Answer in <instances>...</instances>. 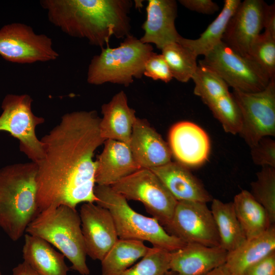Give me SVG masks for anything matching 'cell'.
Segmentation results:
<instances>
[{
  "label": "cell",
  "mask_w": 275,
  "mask_h": 275,
  "mask_svg": "<svg viewBox=\"0 0 275 275\" xmlns=\"http://www.w3.org/2000/svg\"><path fill=\"white\" fill-rule=\"evenodd\" d=\"M96 111L64 114L41 140L44 156L37 163V204L39 212L66 205L96 203V150L105 141Z\"/></svg>",
  "instance_id": "obj_1"
},
{
  "label": "cell",
  "mask_w": 275,
  "mask_h": 275,
  "mask_svg": "<svg viewBox=\"0 0 275 275\" xmlns=\"http://www.w3.org/2000/svg\"><path fill=\"white\" fill-rule=\"evenodd\" d=\"M48 20L68 35L86 39L101 48L112 36L130 34L129 0H41Z\"/></svg>",
  "instance_id": "obj_2"
},
{
  "label": "cell",
  "mask_w": 275,
  "mask_h": 275,
  "mask_svg": "<svg viewBox=\"0 0 275 275\" xmlns=\"http://www.w3.org/2000/svg\"><path fill=\"white\" fill-rule=\"evenodd\" d=\"M37 163L31 161L0 169V227L19 240L39 213L37 204Z\"/></svg>",
  "instance_id": "obj_3"
},
{
  "label": "cell",
  "mask_w": 275,
  "mask_h": 275,
  "mask_svg": "<svg viewBox=\"0 0 275 275\" xmlns=\"http://www.w3.org/2000/svg\"><path fill=\"white\" fill-rule=\"evenodd\" d=\"M25 232L57 248L71 262L72 269L81 275H89L80 218L75 208L60 205L41 211Z\"/></svg>",
  "instance_id": "obj_4"
},
{
  "label": "cell",
  "mask_w": 275,
  "mask_h": 275,
  "mask_svg": "<svg viewBox=\"0 0 275 275\" xmlns=\"http://www.w3.org/2000/svg\"><path fill=\"white\" fill-rule=\"evenodd\" d=\"M95 203L106 208L114 219L118 238L148 241L153 247L169 252L179 250L186 243L170 234L154 217L134 210L127 200L111 186L95 185Z\"/></svg>",
  "instance_id": "obj_5"
},
{
  "label": "cell",
  "mask_w": 275,
  "mask_h": 275,
  "mask_svg": "<svg viewBox=\"0 0 275 275\" xmlns=\"http://www.w3.org/2000/svg\"><path fill=\"white\" fill-rule=\"evenodd\" d=\"M124 39L119 46L101 48V52L93 57L87 72L89 84L100 85L111 82L127 87L132 83L133 78L142 77L153 48L131 34Z\"/></svg>",
  "instance_id": "obj_6"
},
{
  "label": "cell",
  "mask_w": 275,
  "mask_h": 275,
  "mask_svg": "<svg viewBox=\"0 0 275 275\" xmlns=\"http://www.w3.org/2000/svg\"><path fill=\"white\" fill-rule=\"evenodd\" d=\"M199 64L212 70L233 90L243 92L262 91L270 80L252 59L237 53L222 41L204 56Z\"/></svg>",
  "instance_id": "obj_7"
},
{
  "label": "cell",
  "mask_w": 275,
  "mask_h": 275,
  "mask_svg": "<svg viewBox=\"0 0 275 275\" xmlns=\"http://www.w3.org/2000/svg\"><path fill=\"white\" fill-rule=\"evenodd\" d=\"M111 186L127 200L143 203L164 228L170 224L178 201L151 170L141 168Z\"/></svg>",
  "instance_id": "obj_8"
},
{
  "label": "cell",
  "mask_w": 275,
  "mask_h": 275,
  "mask_svg": "<svg viewBox=\"0 0 275 275\" xmlns=\"http://www.w3.org/2000/svg\"><path fill=\"white\" fill-rule=\"evenodd\" d=\"M33 100L28 94L7 95L2 103L0 131L9 132L19 141V148L31 161L38 163L44 156L43 144L36 133L37 126L44 122L32 109Z\"/></svg>",
  "instance_id": "obj_9"
},
{
  "label": "cell",
  "mask_w": 275,
  "mask_h": 275,
  "mask_svg": "<svg viewBox=\"0 0 275 275\" xmlns=\"http://www.w3.org/2000/svg\"><path fill=\"white\" fill-rule=\"evenodd\" d=\"M240 112L242 126L239 133L251 148L261 138L275 135V78L262 91L232 93Z\"/></svg>",
  "instance_id": "obj_10"
},
{
  "label": "cell",
  "mask_w": 275,
  "mask_h": 275,
  "mask_svg": "<svg viewBox=\"0 0 275 275\" xmlns=\"http://www.w3.org/2000/svg\"><path fill=\"white\" fill-rule=\"evenodd\" d=\"M0 55L17 64L54 61L59 56L50 37L36 34L31 26L20 22L7 24L0 29Z\"/></svg>",
  "instance_id": "obj_11"
},
{
  "label": "cell",
  "mask_w": 275,
  "mask_h": 275,
  "mask_svg": "<svg viewBox=\"0 0 275 275\" xmlns=\"http://www.w3.org/2000/svg\"><path fill=\"white\" fill-rule=\"evenodd\" d=\"M164 229L186 243L221 245L215 223L206 203L178 201L172 220Z\"/></svg>",
  "instance_id": "obj_12"
},
{
  "label": "cell",
  "mask_w": 275,
  "mask_h": 275,
  "mask_svg": "<svg viewBox=\"0 0 275 275\" xmlns=\"http://www.w3.org/2000/svg\"><path fill=\"white\" fill-rule=\"evenodd\" d=\"M267 5L262 0L240 2L227 24L222 41L240 55L249 57L253 42L263 28Z\"/></svg>",
  "instance_id": "obj_13"
},
{
  "label": "cell",
  "mask_w": 275,
  "mask_h": 275,
  "mask_svg": "<svg viewBox=\"0 0 275 275\" xmlns=\"http://www.w3.org/2000/svg\"><path fill=\"white\" fill-rule=\"evenodd\" d=\"M94 203H84L79 214L87 255L101 261L119 238L110 212Z\"/></svg>",
  "instance_id": "obj_14"
},
{
  "label": "cell",
  "mask_w": 275,
  "mask_h": 275,
  "mask_svg": "<svg viewBox=\"0 0 275 275\" xmlns=\"http://www.w3.org/2000/svg\"><path fill=\"white\" fill-rule=\"evenodd\" d=\"M169 147L177 162L196 167L207 159L210 141L206 132L197 124L181 121L174 125L169 134Z\"/></svg>",
  "instance_id": "obj_15"
},
{
  "label": "cell",
  "mask_w": 275,
  "mask_h": 275,
  "mask_svg": "<svg viewBox=\"0 0 275 275\" xmlns=\"http://www.w3.org/2000/svg\"><path fill=\"white\" fill-rule=\"evenodd\" d=\"M128 145L141 168L151 169L171 161L169 144L145 120L136 117Z\"/></svg>",
  "instance_id": "obj_16"
},
{
  "label": "cell",
  "mask_w": 275,
  "mask_h": 275,
  "mask_svg": "<svg viewBox=\"0 0 275 275\" xmlns=\"http://www.w3.org/2000/svg\"><path fill=\"white\" fill-rule=\"evenodd\" d=\"M228 253L221 245L210 247L187 243L171 252L170 271L176 275H205L224 265Z\"/></svg>",
  "instance_id": "obj_17"
},
{
  "label": "cell",
  "mask_w": 275,
  "mask_h": 275,
  "mask_svg": "<svg viewBox=\"0 0 275 275\" xmlns=\"http://www.w3.org/2000/svg\"><path fill=\"white\" fill-rule=\"evenodd\" d=\"M177 12L175 1L149 0L146 19L142 25L144 34L140 40L154 44L161 50L168 44L177 42L181 37L175 24Z\"/></svg>",
  "instance_id": "obj_18"
},
{
  "label": "cell",
  "mask_w": 275,
  "mask_h": 275,
  "mask_svg": "<svg viewBox=\"0 0 275 275\" xmlns=\"http://www.w3.org/2000/svg\"><path fill=\"white\" fill-rule=\"evenodd\" d=\"M101 154L96 160L95 183L111 186L140 170L128 144L106 140Z\"/></svg>",
  "instance_id": "obj_19"
},
{
  "label": "cell",
  "mask_w": 275,
  "mask_h": 275,
  "mask_svg": "<svg viewBox=\"0 0 275 275\" xmlns=\"http://www.w3.org/2000/svg\"><path fill=\"white\" fill-rule=\"evenodd\" d=\"M151 170L177 201L211 202L212 197L189 169L170 161Z\"/></svg>",
  "instance_id": "obj_20"
},
{
  "label": "cell",
  "mask_w": 275,
  "mask_h": 275,
  "mask_svg": "<svg viewBox=\"0 0 275 275\" xmlns=\"http://www.w3.org/2000/svg\"><path fill=\"white\" fill-rule=\"evenodd\" d=\"M102 118L99 128L105 140H113L128 144L133 124L136 118L135 111L128 104L123 91L115 94L112 99L101 106Z\"/></svg>",
  "instance_id": "obj_21"
},
{
  "label": "cell",
  "mask_w": 275,
  "mask_h": 275,
  "mask_svg": "<svg viewBox=\"0 0 275 275\" xmlns=\"http://www.w3.org/2000/svg\"><path fill=\"white\" fill-rule=\"evenodd\" d=\"M275 251V225L263 233L246 239L228 253L224 266L231 275H242L250 266Z\"/></svg>",
  "instance_id": "obj_22"
},
{
  "label": "cell",
  "mask_w": 275,
  "mask_h": 275,
  "mask_svg": "<svg viewBox=\"0 0 275 275\" xmlns=\"http://www.w3.org/2000/svg\"><path fill=\"white\" fill-rule=\"evenodd\" d=\"M22 257L23 261L39 275H68L69 268L65 256L41 238L25 234Z\"/></svg>",
  "instance_id": "obj_23"
},
{
  "label": "cell",
  "mask_w": 275,
  "mask_h": 275,
  "mask_svg": "<svg viewBox=\"0 0 275 275\" xmlns=\"http://www.w3.org/2000/svg\"><path fill=\"white\" fill-rule=\"evenodd\" d=\"M240 2L239 0H225L221 13L199 38L189 39L181 36L177 42L197 57L200 55L204 56L222 41L227 24Z\"/></svg>",
  "instance_id": "obj_24"
},
{
  "label": "cell",
  "mask_w": 275,
  "mask_h": 275,
  "mask_svg": "<svg viewBox=\"0 0 275 275\" xmlns=\"http://www.w3.org/2000/svg\"><path fill=\"white\" fill-rule=\"evenodd\" d=\"M232 202L246 239L261 234L271 226L266 210L249 191L241 190Z\"/></svg>",
  "instance_id": "obj_25"
},
{
  "label": "cell",
  "mask_w": 275,
  "mask_h": 275,
  "mask_svg": "<svg viewBox=\"0 0 275 275\" xmlns=\"http://www.w3.org/2000/svg\"><path fill=\"white\" fill-rule=\"evenodd\" d=\"M217 229L221 246L228 253L239 245L246 237L236 215L232 202L213 199L210 208Z\"/></svg>",
  "instance_id": "obj_26"
},
{
  "label": "cell",
  "mask_w": 275,
  "mask_h": 275,
  "mask_svg": "<svg viewBox=\"0 0 275 275\" xmlns=\"http://www.w3.org/2000/svg\"><path fill=\"white\" fill-rule=\"evenodd\" d=\"M149 249L143 241L119 238L101 261V274H122Z\"/></svg>",
  "instance_id": "obj_27"
},
{
  "label": "cell",
  "mask_w": 275,
  "mask_h": 275,
  "mask_svg": "<svg viewBox=\"0 0 275 275\" xmlns=\"http://www.w3.org/2000/svg\"><path fill=\"white\" fill-rule=\"evenodd\" d=\"M161 50L173 78L182 82L192 78L198 66L194 54L177 42L166 45Z\"/></svg>",
  "instance_id": "obj_28"
},
{
  "label": "cell",
  "mask_w": 275,
  "mask_h": 275,
  "mask_svg": "<svg viewBox=\"0 0 275 275\" xmlns=\"http://www.w3.org/2000/svg\"><path fill=\"white\" fill-rule=\"evenodd\" d=\"M194 94L207 105L230 93L228 85L214 71L202 65H198L192 78Z\"/></svg>",
  "instance_id": "obj_29"
},
{
  "label": "cell",
  "mask_w": 275,
  "mask_h": 275,
  "mask_svg": "<svg viewBox=\"0 0 275 275\" xmlns=\"http://www.w3.org/2000/svg\"><path fill=\"white\" fill-rule=\"evenodd\" d=\"M256 176L250 192L266 210L270 225H275V168L262 167Z\"/></svg>",
  "instance_id": "obj_30"
},
{
  "label": "cell",
  "mask_w": 275,
  "mask_h": 275,
  "mask_svg": "<svg viewBox=\"0 0 275 275\" xmlns=\"http://www.w3.org/2000/svg\"><path fill=\"white\" fill-rule=\"evenodd\" d=\"M207 106L226 132L239 134L242 126L241 116L232 93L218 98Z\"/></svg>",
  "instance_id": "obj_31"
},
{
  "label": "cell",
  "mask_w": 275,
  "mask_h": 275,
  "mask_svg": "<svg viewBox=\"0 0 275 275\" xmlns=\"http://www.w3.org/2000/svg\"><path fill=\"white\" fill-rule=\"evenodd\" d=\"M171 252L150 248L147 253L136 264L121 275H167L170 271Z\"/></svg>",
  "instance_id": "obj_32"
},
{
  "label": "cell",
  "mask_w": 275,
  "mask_h": 275,
  "mask_svg": "<svg viewBox=\"0 0 275 275\" xmlns=\"http://www.w3.org/2000/svg\"><path fill=\"white\" fill-rule=\"evenodd\" d=\"M249 57L256 62L268 75L275 78V37L264 32L253 42Z\"/></svg>",
  "instance_id": "obj_33"
},
{
  "label": "cell",
  "mask_w": 275,
  "mask_h": 275,
  "mask_svg": "<svg viewBox=\"0 0 275 275\" xmlns=\"http://www.w3.org/2000/svg\"><path fill=\"white\" fill-rule=\"evenodd\" d=\"M251 155L255 164L275 168V141L268 136L261 138L251 147Z\"/></svg>",
  "instance_id": "obj_34"
},
{
  "label": "cell",
  "mask_w": 275,
  "mask_h": 275,
  "mask_svg": "<svg viewBox=\"0 0 275 275\" xmlns=\"http://www.w3.org/2000/svg\"><path fill=\"white\" fill-rule=\"evenodd\" d=\"M143 75L153 80H160L166 83L173 78L163 56L154 52L146 62Z\"/></svg>",
  "instance_id": "obj_35"
},
{
  "label": "cell",
  "mask_w": 275,
  "mask_h": 275,
  "mask_svg": "<svg viewBox=\"0 0 275 275\" xmlns=\"http://www.w3.org/2000/svg\"><path fill=\"white\" fill-rule=\"evenodd\" d=\"M242 275H275V251L249 267Z\"/></svg>",
  "instance_id": "obj_36"
},
{
  "label": "cell",
  "mask_w": 275,
  "mask_h": 275,
  "mask_svg": "<svg viewBox=\"0 0 275 275\" xmlns=\"http://www.w3.org/2000/svg\"><path fill=\"white\" fill-rule=\"evenodd\" d=\"M179 3L187 9L206 14H212L216 12L219 7L211 0H180Z\"/></svg>",
  "instance_id": "obj_37"
},
{
  "label": "cell",
  "mask_w": 275,
  "mask_h": 275,
  "mask_svg": "<svg viewBox=\"0 0 275 275\" xmlns=\"http://www.w3.org/2000/svg\"><path fill=\"white\" fill-rule=\"evenodd\" d=\"M263 28L264 33L275 37V6L274 4L267 5L264 13Z\"/></svg>",
  "instance_id": "obj_38"
},
{
  "label": "cell",
  "mask_w": 275,
  "mask_h": 275,
  "mask_svg": "<svg viewBox=\"0 0 275 275\" xmlns=\"http://www.w3.org/2000/svg\"><path fill=\"white\" fill-rule=\"evenodd\" d=\"M12 275H39L24 261L12 269Z\"/></svg>",
  "instance_id": "obj_39"
},
{
  "label": "cell",
  "mask_w": 275,
  "mask_h": 275,
  "mask_svg": "<svg viewBox=\"0 0 275 275\" xmlns=\"http://www.w3.org/2000/svg\"><path fill=\"white\" fill-rule=\"evenodd\" d=\"M205 275H231L224 265L214 269Z\"/></svg>",
  "instance_id": "obj_40"
},
{
  "label": "cell",
  "mask_w": 275,
  "mask_h": 275,
  "mask_svg": "<svg viewBox=\"0 0 275 275\" xmlns=\"http://www.w3.org/2000/svg\"><path fill=\"white\" fill-rule=\"evenodd\" d=\"M167 275H176L174 272L170 271Z\"/></svg>",
  "instance_id": "obj_41"
},
{
  "label": "cell",
  "mask_w": 275,
  "mask_h": 275,
  "mask_svg": "<svg viewBox=\"0 0 275 275\" xmlns=\"http://www.w3.org/2000/svg\"><path fill=\"white\" fill-rule=\"evenodd\" d=\"M0 275H2V273H1V270H0Z\"/></svg>",
  "instance_id": "obj_42"
}]
</instances>
